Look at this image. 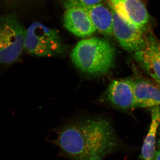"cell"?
Masks as SVG:
<instances>
[{
  "label": "cell",
  "mask_w": 160,
  "mask_h": 160,
  "mask_svg": "<svg viewBox=\"0 0 160 160\" xmlns=\"http://www.w3.org/2000/svg\"><path fill=\"white\" fill-rule=\"evenodd\" d=\"M160 125L159 106L154 107L151 113V122L141 150L140 158L143 160H153L155 153L157 133Z\"/></svg>",
  "instance_id": "obj_12"
},
{
  "label": "cell",
  "mask_w": 160,
  "mask_h": 160,
  "mask_svg": "<svg viewBox=\"0 0 160 160\" xmlns=\"http://www.w3.org/2000/svg\"><path fill=\"white\" fill-rule=\"evenodd\" d=\"M158 132H159V138H158V145L159 147L160 148V125L159 126V128L158 129Z\"/></svg>",
  "instance_id": "obj_15"
},
{
  "label": "cell",
  "mask_w": 160,
  "mask_h": 160,
  "mask_svg": "<svg viewBox=\"0 0 160 160\" xmlns=\"http://www.w3.org/2000/svg\"><path fill=\"white\" fill-rule=\"evenodd\" d=\"M111 9L113 34L123 49L134 53L142 49L145 43L143 32L121 17L112 7Z\"/></svg>",
  "instance_id": "obj_5"
},
{
  "label": "cell",
  "mask_w": 160,
  "mask_h": 160,
  "mask_svg": "<svg viewBox=\"0 0 160 160\" xmlns=\"http://www.w3.org/2000/svg\"><path fill=\"white\" fill-rule=\"evenodd\" d=\"M115 50L107 40L92 38L81 40L71 53L72 62L81 71L91 74L107 73L114 64Z\"/></svg>",
  "instance_id": "obj_2"
},
{
  "label": "cell",
  "mask_w": 160,
  "mask_h": 160,
  "mask_svg": "<svg viewBox=\"0 0 160 160\" xmlns=\"http://www.w3.org/2000/svg\"><path fill=\"white\" fill-rule=\"evenodd\" d=\"M145 45L135 52L137 62L160 86V42L152 34L145 36Z\"/></svg>",
  "instance_id": "obj_6"
},
{
  "label": "cell",
  "mask_w": 160,
  "mask_h": 160,
  "mask_svg": "<svg viewBox=\"0 0 160 160\" xmlns=\"http://www.w3.org/2000/svg\"><path fill=\"white\" fill-rule=\"evenodd\" d=\"M24 48L28 53L38 57H51L64 50L58 32L39 22L26 29Z\"/></svg>",
  "instance_id": "obj_4"
},
{
  "label": "cell",
  "mask_w": 160,
  "mask_h": 160,
  "mask_svg": "<svg viewBox=\"0 0 160 160\" xmlns=\"http://www.w3.org/2000/svg\"><path fill=\"white\" fill-rule=\"evenodd\" d=\"M153 160H160V149L156 151Z\"/></svg>",
  "instance_id": "obj_14"
},
{
  "label": "cell",
  "mask_w": 160,
  "mask_h": 160,
  "mask_svg": "<svg viewBox=\"0 0 160 160\" xmlns=\"http://www.w3.org/2000/svg\"><path fill=\"white\" fill-rule=\"evenodd\" d=\"M134 109L160 106V89L145 80L133 81Z\"/></svg>",
  "instance_id": "obj_10"
},
{
  "label": "cell",
  "mask_w": 160,
  "mask_h": 160,
  "mask_svg": "<svg viewBox=\"0 0 160 160\" xmlns=\"http://www.w3.org/2000/svg\"><path fill=\"white\" fill-rule=\"evenodd\" d=\"M50 140L62 156L70 160H103L121 145L111 122L105 118H81L55 129Z\"/></svg>",
  "instance_id": "obj_1"
},
{
  "label": "cell",
  "mask_w": 160,
  "mask_h": 160,
  "mask_svg": "<svg viewBox=\"0 0 160 160\" xmlns=\"http://www.w3.org/2000/svg\"><path fill=\"white\" fill-rule=\"evenodd\" d=\"M63 23L68 31L78 37L90 36L97 30L84 8L72 7L66 9L64 13Z\"/></svg>",
  "instance_id": "obj_8"
},
{
  "label": "cell",
  "mask_w": 160,
  "mask_h": 160,
  "mask_svg": "<svg viewBox=\"0 0 160 160\" xmlns=\"http://www.w3.org/2000/svg\"><path fill=\"white\" fill-rule=\"evenodd\" d=\"M26 31L14 14L0 16V64H11L19 58Z\"/></svg>",
  "instance_id": "obj_3"
},
{
  "label": "cell",
  "mask_w": 160,
  "mask_h": 160,
  "mask_svg": "<svg viewBox=\"0 0 160 160\" xmlns=\"http://www.w3.org/2000/svg\"><path fill=\"white\" fill-rule=\"evenodd\" d=\"M66 9L72 7L87 8L102 3L105 0H62Z\"/></svg>",
  "instance_id": "obj_13"
},
{
  "label": "cell",
  "mask_w": 160,
  "mask_h": 160,
  "mask_svg": "<svg viewBox=\"0 0 160 160\" xmlns=\"http://www.w3.org/2000/svg\"><path fill=\"white\" fill-rule=\"evenodd\" d=\"M133 80L122 79L113 80L107 89V98L111 105L118 109H134Z\"/></svg>",
  "instance_id": "obj_9"
},
{
  "label": "cell",
  "mask_w": 160,
  "mask_h": 160,
  "mask_svg": "<svg viewBox=\"0 0 160 160\" xmlns=\"http://www.w3.org/2000/svg\"><path fill=\"white\" fill-rule=\"evenodd\" d=\"M84 9L88 12L97 30L106 35H113L112 13L106 5L101 3Z\"/></svg>",
  "instance_id": "obj_11"
},
{
  "label": "cell",
  "mask_w": 160,
  "mask_h": 160,
  "mask_svg": "<svg viewBox=\"0 0 160 160\" xmlns=\"http://www.w3.org/2000/svg\"><path fill=\"white\" fill-rule=\"evenodd\" d=\"M110 6L124 19L144 32L149 22V15L141 0H108Z\"/></svg>",
  "instance_id": "obj_7"
}]
</instances>
